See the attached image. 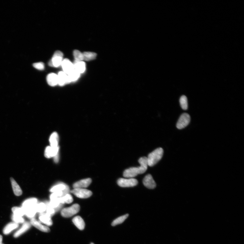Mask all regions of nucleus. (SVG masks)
Listing matches in <instances>:
<instances>
[{"instance_id": "6e6552de", "label": "nucleus", "mask_w": 244, "mask_h": 244, "mask_svg": "<svg viewBox=\"0 0 244 244\" xmlns=\"http://www.w3.org/2000/svg\"><path fill=\"white\" fill-rule=\"evenodd\" d=\"M143 183L145 187L150 189H154L157 185L152 176L150 174L146 175L144 178Z\"/></svg>"}, {"instance_id": "f257e3e1", "label": "nucleus", "mask_w": 244, "mask_h": 244, "mask_svg": "<svg viewBox=\"0 0 244 244\" xmlns=\"http://www.w3.org/2000/svg\"><path fill=\"white\" fill-rule=\"evenodd\" d=\"M140 166L132 167L124 171L123 176L126 178H133L138 174H143L147 170L148 164L147 157H141L138 160Z\"/></svg>"}, {"instance_id": "9d476101", "label": "nucleus", "mask_w": 244, "mask_h": 244, "mask_svg": "<svg viewBox=\"0 0 244 244\" xmlns=\"http://www.w3.org/2000/svg\"><path fill=\"white\" fill-rule=\"evenodd\" d=\"M61 65H62L63 72L67 75L74 69L73 63L68 59L63 60Z\"/></svg>"}, {"instance_id": "cd10ccee", "label": "nucleus", "mask_w": 244, "mask_h": 244, "mask_svg": "<svg viewBox=\"0 0 244 244\" xmlns=\"http://www.w3.org/2000/svg\"><path fill=\"white\" fill-rule=\"evenodd\" d=\"M13 214L14 215L23 217L25 215V213L22 207H14L12 209Z\"/></svg>"}, {"instance_id": "c85d7f7f", "label": "nucleus", "mask_w": 244, "mask_h": 244, "mask_svg": "<svg viewBox=\"0 0 244 244\" xmlns=\"http://www.w3.org/2000/svg\"><path fill=\"white\" fill-rule=\"evenodd\" d=\"M47 205L44 203H40L37 204L36 209L37 212L40 214L44 213L47 209Z\"/></svg>"}, {"instance_id": "c9c22d12", "label": "nucleus", "mask_w": 244, "mask_h": 244, "mask_svg": "<svg viewBox=\"0 0 244 244\" xmlns=\"http://www.w3.org/2000/svg\"><path fill=\"white\" fill-rule=\"evenodd\" d=\"M54 161L55 163H57L59 161V155L58 153L57 155H56L54 157Z\"/></svg>"}, {"instance_id": "4468645a", "label": "nucleus", "mask_w": 244, "mask_h": 244, "mask_svg": "<svg viewBox=\"0 0 244 244\" xmlns=\"http://www.w3.org/2000/svg\"><path fill=\"white\" fill-rule=\"evenodd\" d=\"M39 219L41 223L47 226H50L52 225L53 222L51 217L46 213L40 214L39 216Z\"/></svg>"}, {"instance_id": "72a5a7b5", "label": "nucleus", "mask_w": 244, "mask_h": 244, "mask_svg": "<svg viewBox=\"0 0 244 244\" xmlns=\"http://www.w3.org/2000/svg\"><path fill=\"white\" fill-rule=\"evenodd\" d=\"M33 66L36 68V69L43 70L44 69L45 65L42 62H39L34 63Z\"/></svg>"}, {"instance_id": "0eeeda50", "label": "nucleus", "mask_w": 244, "mask_h": 244, "mask_svg": "<svg viewBox=\"0 0 244 244\" xmlns=\"http://www.w3.org/2000/svg\"><path fill=\"white\" fill-rule=\"evenodd\" d=\"M190 116L189 115L186 113L183 114L180 116L176 124L178 129H182L186 127L190 121Z\"/></svg>"}, {"instance_id": "393cba45", "label": "nucleus", "mask_w": 244, "mask_h": 244, "mask_svg": "<svg viewBox=\"0 0 244 244\" xmlns=\"http://www.w3.org/2000/svg\"><path fill=\"white\" fill-rule=\"evenodd\" d=\"M80 75V74L79 72L74 69L73 70L68 74L69 83L76 81L79 79Z\"/></svg>"}, {"instance_id": "473e14b6", "label": "nucleus", "mask_w": 244, "mask_h": 244, "mask_svg": "<svg viewBox=\"0 0 244 244\" xmlns=\"http://www.w3.org/2000/svg\"><path fill=\"white\" fill-rule=\"evenodd\" d=\"M12 219L14 223L17 224L24 223V220L23 217L19 216L13 214L12 215Z\"/></svg>"}, {"instance_id": "5701e85b", "label": "nucleus", "mask_w": 244, "mask_h": 244, "mask_svg": "<svg viewBox=\"0 0 244 244\" xmlns=\"http://www.w3.org/2000/svg\"><path fill=\"white\" fill-rule=\"evenodd\" d=\"M49 141L51 147L57 148L58 147L59 142V136L57 132H54L51 135Z\"/></svg>"}, {"instance_id": "f8f14e48", "label": "nucleus", "mask_w": 244, "mask_h": 244, "mask_svg": "<svg viewBox=\"0 0 244 244\" xmlns=\"http://www.w3.org/2000/svg\"><path fill=\"white\" fill-rule=\"evenodd\" d=\"M59 146L57 148H52L51 146H48L45 151V157L48 158L54 157L59 152Z\"/></svg>"}, {"instance_id": "58836bf2", "label": "nucleus", "mask_w": 244, "mask_h": 244, "mask_svg": "<svg viewBox=\"0 0 244 244\" xmlns=\"http://www.w3.org/2000/svg\"><path fill=\"white\" fill-rule=\"evenodd\" d=\"M2 244H4V243H2Z\"/></svg>"}, {"instance_id": "dca6fc26", "label": "nucleus", "mask_w": 244, "mask_h": 244, "mask_svg": "<svg viewBox=\"0 0 244 244\" xmlns=\"http://www.w3.org/2000/svg\"><path fill=\"white\" fill-rule=\"evenodd\" d=\"M72 221L74 225L80 230L85 229V224L84 220L80 216L75 217L73 218Z\"/></svg>"}, {"instance_id": "2f4dec72", "label": "nucleus", "mask_w": 244, "mask_h": 244, "mask_svg": "<svg viewBox=\"0 0 244 244\" xmlns=\"http://www.w3.org/2000/svg\"><path fill=\"white\" fill-rule=\"evenodd\" d=\"M65 194L63 191H59L53 192L50 196V200L58 199L62 197Z\"/></svg>"}, {"instance_id": "412c9836", "label": "nucleus", "mask_w": 244, "mask_h": 244, "mask_svg": "<svg viewBox=\"0 0 244 244\" xmlns=\"http://www.w3.org/2000/svg\"><path fill=\"white\" fill-rule=\"evenodd\" d=\"M68 191H69V189H68V186L62 184L55 185L50 190V191L53 193L59 191H63L65 195L68 194L67 193L68 192Z\"/></svg>"}, {"instance_id": "bb28decb", "label": "nucleus", "mask_w": 244, "mask_h": 244, "mask_svg": "<svg viewBox=\"0 0 244 244\" xmlns=\"http://www.w3.org/2000/svg\"><path fill=\"white\" fill-rule=\"evenodd\" d=\"M84 60L89 61L96 59L97 57L96 53L93 52H86L83 53Z\"/></svg>"}, {"instance_id": "c756f323", "label": "nucleus", "mask_w": 244, "mask_h": 244, "mask_svg": "<svg viewBox=\"0 0 244 244\" xmlns=\"http://www.w3.org/2000/svg\"><path fill=\"white\" fill-rule=\"evenodd\" d=\"M180 103L182 108L184 110H186L188 108V101L187 97L183 96L180 99Z\"/></svg>"}, {"instance_id": "e433bc0d", "label": "nucleus", "mask_w": 244, "mask_h": 244, "mask_svg": "<svg viewBox=\"0 0 244 244\" xmlns=\"http://www.w3.org/2000/svg\"><path fill=\"white\" fill-rule=\"evenodd\" d=\"M2 237L1 235H0V244H2Z\"/></svg>"}, {"instance_id": "a211bd4d", "label": "nucleus", "mask_w": 244, "mask_h": 244, "mask_svg": "<svg viewBox=\"0 0 244 244\" xmlns=\"http://www.w3.org/2000/svg\"><path fill=\"white\" fill-rule=\"evenodd\" d=\"M74 69L76 71L80 74L84 72L85 71V62L82 61L75 60L74 63Z\"/></svg>"}, {"instance_id": "a878e982", "label": "nucleus", "mask_w": 244, "mask_h": 244, "mask_svg": "<svg viewBox=\"0 0 244 244\" xmlns=\"http://www.w3.org/2000/svg\"><path fill=\"white\" fill-rule=\"evenodd\" d=\"M129 216V214H126L123 216L118 217V218L115 219L112 222L111 225L112 226H115L123 223L128 218Z\"/></svg>"}, {"instance_id": "39448f33", "label": "nucleus", "mask_w": 244, "mask_h": 244, "mask_svg": "<svg viewBox=\"0 0 244 244\" xmlns=\"http://www.w3.org/2000/svg\"><path fill=\"white\" fill-rule=\"evenodd\" d=\"M117 183L119 186L126 187L135 186L138 184V182L137 180L134 178H121L118 180Z\"/></svg>"}, {"instance_id": "423d86ee", "label": "nucleus", "mask_w": 244, "mask_h": 244, "mask_svg": "<svg viewBox=\"0 0 244 244\" xmlns=\"http://www.w3.org/2000/svg\"><path fill=\"white\" fill-rule=\"evenodd\" d=\"M71 192L75 196L80 198H88L91 196L92 194L91 191L85 189H74L72 190Z\"/></svg>"}, {"instance_id": "9b49d317", "label": "nucleus", "mask_w": 244, "mask_h": 244, "mask_svg": "<svg viewBox=\"0 0 244 244\" xmlns=\"http://www.w3.org/2000/svg\"><path fill=\"white\" fill-rule=\"evenodd\" d=\"M92 182V179L90 178L82 179L75 183L73 187L74 189H84L89 186Z\"/></svg>"}, {"instance_id": "4c0bfd02", "label": "nucleus", "mask_w": 244, "mask_h": 244, "mask_svg": "<svg viewBox=\"0 0 244 244\" xmlns=\"http://www.w3.org/2000/svg\"><path fill=\"white\" fill-rule=\"evenodd\" d=\"M91 244H94L93 243H91Z\"/></svg>"}, {"instance_id": "f3484780", "label": "nucleus", "mask_w": 244, "mask_h": 244, "mask_svg": "<svg viewBox=\"0 0 244 244\" xmlns=\"http://www.w3.org/2000/svg\"><path fill=\"white\" fill-rule=\"evenodd\" d=\"M47 80L49 85L51 86H55L58 84V76L55 73H50L47 76Z\"/></svg>"}, {"instance_id": "7ed1b4c3", "label": "nucleus", "mask_w": 244, "mask_h": 244, "mask_svg": "<svg viewBox=\"0 0 244 244\" xmlns=\"http://www.w3.org/2000/svg\"><path fill=\"white\" fill-rule=\"evenodd\" d=\"M80 209L79 205L75 204L70 207L62 209L61 211V215L64 218H70L77 213L79 212Z\"/></svg>"}, {"instance_id": "6ab92c4d", "label": "nucleus", "mask_w": 244, "mask_h": 244, "mask_svg": "<svg viewBox=\"0 0 244 244\" xmlns=\"http://www.w3.org/2000/svg\"><path fill=\"white\" fill-rule=\"evenodd\" d=\"M58 76V84L60 86H63L65 84L69 83L68 75L63 72H60Z\"/></svg>"}, {"instance_id": "aec40b11", "label": "nucleus", "mask_w": 244, "mask_h": 244, "mask_svg": "<svg viewBox=\"0 0 244 244\" xmlns=\"http://www.w3.org/2000/svg\"><path fill=\"white\" fill-rule=\"evenodd\" d=\"M10 180L14 194L16 196H21L23 192L20 186L13 178H11Z\"/></svg>"}, {"instance_id": "4be33fe9", "label": "nucleus", "mask_w": 244, "mask_h": 244, "mask_svg": "<svg viewBox=\"0 0 244 244\" xmlns=\"http://www.w3.org/2000/svg\"><path fill=\"white\" fill-rule=\"evenodd\" d=\"M19 226L18 224L12 222L8 223L4 228L3 233L5 235H8L13 230H15Z\"/></svg>"}, {"instance_id": "f704fd0d", "label": "nucleus", "mask_w": 244, "mask_h": 244, "mask_svg": "<svg viewBox=\"0 0 244 244\" xmlns=\"http://www.w3.org/2000/svg\"><path fill=\"white\" fill-rule=\"evenodd\" d=\"M46 205H47V207L46 210V213L51 217L55 214L56 211L55 209L48 206L47 204Z\"/></svg>"}, {"instance_id": "ddd939ff", "label": "nucleus", "mask_w": 244, "mask_h": 244, "mask_svg": "<svg viewBox=\"0 0 244 244\" xmlns=\"http://www.w3.org/2000/svg\"><path fill=\"white\" fill-rule=\"evenodd\" d=\"M37 204V200L35 198H31L26 200L23 202L22 207L24 210L35 207Z\"/></svg>"}, {"instance_id": "7c9ffc66", "label": "nucleus", "mask_w": 244, "mask_h": 244, "mask_svg": "<svg viewBox=\"0 0 244 244\" xmlns=\"http://www.w3.org/2000/svg\"><path fill=\"white\" fill-rule=\"evenodd\" d=\"M73 55L75 60L82 61L84 60L83 54L79 50H74L73 52Z\"/></svg>"}, {"instance_id": "20e7f679", "label": "nucleus", "mask_w": 244, "mask_h": 244, "mask_svg": "<svg viewBox=\"0 0 244 244\" xmlns=\"http://www.w3.org/2000/svg\"><path fill=\"white\" fill-rule=\"evenodd\" d=\"M63 53L60 51H56L54 54L52 59L49 62L51 67H58L61 65L63 61Z\"/></svg>"}, {"instance_id": "f03ea898", "label": "nucleus", "mask_w": 244, "mask_h": 244, "mask_svg": "<svg viewBox=\"0 0 244 244\" xmlns=\"http://www.w3.org/2000/svg\"><path fill=\"white\" fill-rule=\"evenodd\" d=\"M163 154V150L161 148L156 149L149 154L147 157L148 166L153 167L157 164L162 158Z\"/></svg>"}, {"instance_id": "1a4fd4ad", "label": "nucleus", "mask_w": 244, "mask_h": 244, "mask_svg": "<svg viewBox=\"0 0 244 244\" xmlns=\"http://www.w3.org/2000/svg\"><path fill=\"white\" fill-rule=\"evenodd\" d=\"M30 223L31 225L35 226L41 231L46 233L50 232V229L48 226L43 225L40 221L37 220L35 218L31 219Z\"/></svg>"}, {"instance_id": "b1692460", "label": "nucleus", "mask_w": 244, "mask_h": 244, "mask_svg": "<svg viewBox=\"0 0 244 244\" xmlns=\"http://www.w3.org/2000/svg\"><path fill=\"white\" fill-rule=\"evenodd\" d=\"M58 200H59L60 203L61 204L65 203L69 204L72 203L73 201V197L71 195L68 193L60 198Z\"/></svg>"}, {"instance_id": "2eb2a0df", "label": "nucleus", "mask_w": 244, "mask_h": 244, "mask_svg": "<svg viewBox=\"0 0 244 244\" xmlns=\"http://www.w3.org/2000/svg\"><path fill=\"white\" fill-rule=\"evenodd\" d=\"M31 224L29 222H25L24 223L22 226L21 227L20 229L16 231L15 233L14 234V236L15 238H18L21 235H22L24 233H25L26 231H27L29 229H30L31 226Z\"/></svg>"}]
</instances>
